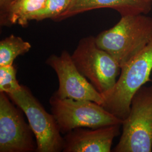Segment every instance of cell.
Listing matches in <instances>:
<instances>
[{"mask_svg":"<svg viewBox=\"0 0 152 152\" xmlns=\"http://www.w3.org/2000/svg\"><path fill=\"white\" fill-rule=\"evenodd\" d=\"M152 37V18L141 14L121 16L113 27L95 37L98 47L111 55L121 68L139 53Z\"/></svg>","mask_w":152,"mask_h":152,"instance_id":"6da1fadb","label":"cell"},{"mask_svg":"<svg viewBox=\"0 0 152 152\" xmlns=\"http://www.w3.org/2000/svg\"><path fill=\"white\" fill-rule=\"evenodd\" d=\"M152 37L141 51L121 66L114 87L102 95V105L120 120H125L130 110L131 99L147 82L152 81Z\"/></svg>","mask_w":152,"mask_h":152,"instance_id":"7a4b0ae2","label":"cell"},{"mask_svg":"<svg viewBox=\"0 0 152 152\" xmlns=\"http://www.w3.org/2000/svg\"><path fill=\"white\" fill-rule=\"evenodd\" d=\"M114 152H152V85H144L131 99Z\"/></svg>","mask_w":152,"mask_h":152,"instance_id":"3957f363","label":"cell"},{"mask_svg":"<svg viewBox=\"0 0 152 152\" xmlns=\"http://www.w3.org/2000/svg\"><path fill=\"white\" fill-rule=\"evenodd\" d=\"M71 56L77 69L102 95L114 87L121 68L111 55L98 47L95 37L81 39Z\"/></svg>","mask_w":152,"mask_h":152,"instance_id":"277c9868","label":"cell"},{"mask_svg":"<svg viewBox=\"0 0 152 152\" xmlns=\"http://www.w3.org/2000/svg\"><path fill=\"white\" fill-rule=\"evenodd\" d=\"M49 103L51 113L63 134L77 128L97 129L123 123L102 105L92 101L62 99L53 94Z\"/></svg>","mask_w":152,"mask_h":152,"instance_id":"5b68a950","label":"cell"},{"mask_svg":"<svg viewBox=\"0 0 152 152\" xmlns=\"http://www.w3.org/2000/svg\"><path fill=\"white\" fill-rule=\"evenodd\" d=\"M7 95L26 115L36 138V152H63L64 137L54 115L45 110L31 90L22 85L19 90Z\"/></svg>","mask_w":152,"mask_h":152,"instance_id":"8992f818","label":"cell"},{"mask_svg":"<svg viewBox=\"0 0 152 152\" xmlns=\"http://www.w3.org/2000/svg\"><path fill=\"white\" fill-rule=\"evenodd\" d=\"M23 113L6 93L0 92V152H36L34 134Z\"/></svg>","mask_w":152,"mask_h":152,"instance_id":"52a82bcc","label":"cell"},{"mask_svg":"<svg viewBox=\"0 0 152 152\" xmlns=\"http://www.w3.org/2000/svg\"><path fill=\"white\" fill-rule=\"evenodd\" d=\"M46 64L54 70L59 80V87L55 95L62 99L89 100L103 104L102 95L92 86L75 65L71 55L66 50L60 55H51Z\"/></svg>","mask_w":152,"mask_h":152,"instance_id":"ba28073f","label":"cell"},{"mask_svg":"<svg viewBox=\"0 0 152 152\" xmlns=\"http://www.w3.org/2000/svg\"><path fill=\"white\" fill-rule=\"evenodd\" d=\"M122 125L85 129L77 128L64 136L63 152H110Z\"/></svg>","mask_w":152,"mask_h":152,"instance_id":"9c48e42d","label":"cell"},{"mask_svg":"<svg viewBox=\"0 0 152 152\" xmlns=\"http://www.w3.org/2000/svg\"><path fill=\"white\" fill-rule=\"evenodd\" d=\"M103 8L114 10L121 16L147 14L152 10V2L149 0H71L68 8L54 21L60 22L83 12Z\"/></svg>","mask_w":152,"mask_h":152,"instance_id":"30bf717a","label":"cell"},{"mask_svg":"<svg viewBox=\"0 0 152 152\" xmlns=\"http://www.w3.org/2000/svg\"><path fill=\"white\" fill-rule=\"evenodd\" d=\"M47 0H12L0 14L1 26L18 24L25 27L45 8Z\"/></svg>","mask_w":152,"mask_h":152,"instance_id":"8fae6325","label":"cell"},{"mask_svg":"<svg viewBox=\"0 0 152 152\" xmlns=\"http://www.w3.org/2000/svg\"><path fill=\"white\" fill-rule=\"evenodd\" d=\"M32 48L22 37L11 34L0 41V66L13 65L20 55L26 54Z\"/></svg>","mask_w":152,"mask_h":152,"instance_id":"7c38bea8","label":"cell"},{"mask_svg":"<svg viewBox=\"0 0 152 152\" xmlns=\"http://www.w3.org/2000/svg\"><path fill=\"white\" fill-rule=\"evenodd\" d=\"M21 86L16 79L14 65L0 66V92L9 94L19 90Z\"/></svg>","mask_w":152,"mask_h":152,"instance_id":"4fadbf2b","label":"cell"},{"mask_svg":"<svg viewBox=\"0 0 152 152\" xmlns=\"http://www.w3.org/2000/svg\"><path fill=\"white\" fill-rule=\"evenodd\" d=\"M71 0H47L46 6L42 10L37 14L33 20L41 21L50 19H55L62 14L69 5Z\"/></svg>","mask_w":152,"mask_h":152,"instance_id":"5bb4252c","label":"cell"},{"mask_svg":"<svg viewBox=\"0 0 152 152\" xmlns=\"http://www.w3.org/2000/svg\"><path fill=\"white\" fill-rule=\"evenodd\" d=\"M12 0H0V14H2Z\"/></svg>","mask_w":152,"mask_h":152,"instance_id":"9a60e30c","label":"cell"},{"mask_svg":"<svg viewBox=\"0 0 152 152\" xmlns=\"http://www.w3.org/2000/svg\"><path fill=\"white\" fill-rule=\"evenodd\" d=\"M149 1H151V2H152V0H149Z\"/></svg>","mask_w":152,"mask_h":152,"instance_id":"2e32d148","label":"cell"}]
</instances>
